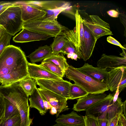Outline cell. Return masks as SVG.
Masks as SVG:
<instances>
[{
    "label": "cell",
    "mask_w": 126,
    "mask_h": 126,
    "mask_svg": "<svg viewBox=\"0 0 126 126\" xmlns=\"http://www.w3.org/2000/svg\"><path fill=\"white\" fill-rule=\"evenodd\" d=\"M24 52L20 47L10 45L0 56V82L7 85L28 77L27 63Z\"/></svg>",
    "instance_id": "obj_1"
},
{
    "label": "cell",
    "mask_w": 126,
    "mask_h": 126,
    "mask_svg": "<svg viewBox=\"0 0 126 126\" xmlns=\"http://www.w3.org/2000/svg\"><path fill=\"white\" fill-rule=\"evenodd\" d=\"M0 92L3 96L13 103L17 109L20 116V126H30L32 121L30 118L29 96L19 82L10 85H0Z\"/></svg>",
    "instance_id": "obj_2"
},
{
    "label": "cell",
    "mask_w": 126,
    "mask_h": 126,
    "mask_svg": "<svg viewBox=\"0 0 126 126\" xmlns=\"http://www.w3.org/2000/svg\"><path fill=\"white\" fill-rule=\"evenodd\" d=\"M64 75L89 94L103 93L109 90L106 83L82 73L72 65H69Z\"/></svg>",
    "instance_id": "obj_3"
},
{
    "label": "cell",
    "mask_w": 126,
    "mask_h": 126,
    "mask_svg": "<svg viewBox=\"0 0 126 126\" xmlns=\"http://www.w3.org/2000/svg\"><path fill=\"white\" fill-rule=\"evenodd\" d=\"M23 22L20 8L15 3L0 15V25L12 36L22 29Z\"/></svg>",
    "instance_id": "obj_4"
},
{
    "label": "cell",
    "mask_w": 126,
    "mask_h": 126,
    "mask_svg": "<svg viewBox=\"0 0 126 126\" xmlns=\"http://www.w3.org/2000/svg\"><path fill=\"white\" fill-rule=\"evenodd\" d=\"M23 29L54 37L61 35L64 31L68 29L60 24L57 19L50 21L43 19L24 22Z\"/></svg>",
    "instance_id": "obj_5"
},
{
    "label": "cell",
    "mask_w": 126,
    "mask_h": 126,
    "mask_svg": "<svg viewBox=\"0 0 126 126\" xmlns=\"http://www.w3.org/2000/svg\"><path fill=\"white\" fill-rule=\"evenodd\" d=\"M79 12L83 24L96 40L103 36L113 35L109 24L98 16L89 15L83 11H79Z\"/></svg>",
    "instance_id": "obj_6"
},
{
    "label": "cell",
    "mask_w": 126,
    "mask_h": 126,
    "mask_svg": "<svg viewBox=\"0 0 126 126\" xmlns=\"http://www.w3.org/2000/svg\"><path fill=\"white\" fill-rule=\"evenodd\" d=\"M36 84L40 88L47 89L63 96L68 100L70 95L71 86L70 81L64 80L38 79Z\"/></svg>",
    "instance_id": "obj_7"
},
{
    "label": "cell",
    "mask_w": 126,
    "mask_h": 126,
    "mask_svg": "<svg viewBox=\"0 0 126 126\" xmlns=\"http://www.w3.org/2000/svg\"><path fill=\"white\" fill-rule=\"evenodd\" d=\"M75 16L76 26L73 30L68 29L64 31L61 35L70 42L75 46L80 58V48L81 46L84 37V30L83 24L78 10H77Z\"/></svg>",
    "instance_id": "obj_8"
},
{
    "label": "cell",
    "mask_w": 126,
    "mask_h": 126,
    "mask_svg": "<svg viewBox=\"0 0 126 126\" xmlns=\"http://www.w3.org/2000/svg\"><path fill=\"white\" fill-rule=\"evenodd\" d=\"M108 72L107 85L109 90L115 91L118 88L119 92L121 93L126 86V68H116Z\"/></svg>",
    "instance_id": "obj_9"
},
{
    "label": "cell",
    "mask_w": 126,
    "mask_h": 126,
    "mask_svg": "<svg viewBox=\"0 0 126 126\" xmlns=\"http://www.w3.org/2000/svg\"><path fill=\"white\" fill-rule=\"evenodd\" d=\"M39 93L43 95L52 107L57 110V118L62 112L69 109L67 105V100L65 97L46 89L37 88Z\"/></svg>",
    "instance_id": "obj_10"
},
{
    "label": "cell",
    "mask_w": 126,
    "mask_h": 126,
    "mask_svg": "<svg viewBox=\"0 0 126 126\" xmlns=\"http://www.w3.org/2000/svg\"><path fill=\"white\" fill-rule=\"evenodd\" d=\"M15 3L20 8L24 22L43 19L47 14L46 11L28 5L23 0L16 1Z\"/></svg>",
    "instance_id": "obj_11"
},
{
    "label": "cell",
    "mask_w": 126,
    "mask_h": 126,
    "mask_svg": "<svg viewBox=\"0 0 126 126\" xmlns=\"http://www.w3.org/2000/svg\"><path fill=\"white\" fill-rule=\"evenodd\" d=\"M97 67L110 71L114 68H126V58L103 54L97 63Z\"/></svg>",
    "instance_id": "obj_12"
},
{
    "label": "cell",
    "mask_w": 126,
    "mask_h": 126,
    "mask_svg": "<svg viewBox=\"0 0 126 126\" xmlns=\"http://www.w3.org/2000/svg\"><path fill=\"white\" fill-rule=\"evenodd\" d=\"M83 27L84 37L80 50V58L86 61L91 56L97 40L94 38L88 28L83 24Z\"/></svg>",
    "instance_id": "obj_13"
},
{
    "label": "cell",
    "mask_w": 126,
    "mask_h": 126,
    "mask_svg": "<svg viewBox=\"0 0 126 126\" xmlns=\"http://www.w3.org/2000/svg\"><path fill=\"white\" fill-rule=\"evenodd\" d=\"M27 70L28 77L35 79H38L62 80L63 78L59 77L48 71L40 64L28 62Z\"/></svg>",
    "instance_id": "obj_14"
},
{
    "label": "cell",
    "mask_w": 126,
    "mask_h": 126,
    "mask_svg": "<svg viewBox=\"0 0 126 126\" xmlns=\"http://www.w3.org/2000/svg\"><path fill=\"white\" fill-rule=\"evenodd\" d=\"M114 95L109 94L103 99L94 103L86 110L87 115H91L97 118L108 113V107L111 103Z\"/></svg>",
    "instance_id": "obj_15"
},
{
    "label": "cell",
    "mask_w": 126,
    "mask_h": 126,
    "mask_svg": "<svg viewBox=\"0 0 126 126\" xmlns=\"http://www.w3.org/2000/svg\"><path fill=\"white\" fill-rule=\"evenodd\" d=\"M79 71L88 75L101 82L107 84L109 76V72L105 69L93 66L85 63L81 67L77 68Z\"/></svg>",
    "instance_id": "obj_16"
},
{
    "label": "cell",
    "mask_w": 126,
    "mask_h": 126,
    "mask_svg": "<svg viewBox=\"0 0 126 126\" xmlns=\"http://www.w3.org/2000/svg\"><path fill=\"white\" fill-rule=\"evenodd\" d=\"M107 95L101 94H89L86 96L79 98L77 102L73 105V109L77 111L85 110L97 101L103 99Z\"/></svg>",
    "instance_id": "obj_17"
},
{
    "label": "cell",
    "mask_w": 126,
    "mask_h": 126,
    "mask_svg": "<svg viewBox=\"0 0 126 126\" xmlns=\"http://www.w3.org/2000/svg\"><path fill=\"white\" fill-rule=\"evenodd\" d=\"M51 37L47 35L41 34L25 29L13 38L15 42L23 43L32 41L45 40Z\"/></svg>",
    "instance_id": "obj_18"
},
{
    "label": "cell",
    "mask_w": 126,
    "mask_h": 126,
    "mask_svg": "<svg viewBox=\"0 0 126 126\" xmlns=\"http://www.w3.org/2000/svg\"><path fill=\"white\" fill-rule=\"evenodd\" d=\"M55 122L57 123L70 126L84 124V123L83 116L79 115L74 111L66 114L60 115L56 119Z\"/></svg>",
    "instance_id": "obj_19"
},
{
    "label": "cell",
    "mask_w": 126,
    "mask_h": 126,
    "mask_svg": "<svg viewBox=\"0 0 126 126\" xmlns=\"http://www.w3.org/2000/svg\"><path fill=\"white\" fill-rule=\"evenodd\" d=\"M25 3L39 9L47 11L54 9L65 2L60 0H23Z\"/></svg>",
    "instance_id": "obj_20"
},
{
    "label": "cell",
    "mask_w": 126,
    "mask_h": 126,
    "mask_svg": "<svg viewBox=\"0 0 126 126\" xmlns=\"http://www.w3.org/2000/svg\"><path fill=\"white\" fill-rule=\"evenodd\" d=\"M52 52L50 46L46 45L39 47L27 57L29 58L31 63H34L42 61L49 56Z\"/></svg>",
    "instance_id": "obj_21"
},
{
    "label": "cell",
    "mask_w": 126,
    "mask_h": 126,
    "mask_svg": "<svg viewBox=\"0 0 126 126\" xmlns=\"http://www.w3.org/2000/svg\"><path fill=\"white\" fill-rule=\"evenodd\" d=\"M29 99L30 102V108L37 109L42 115L45 114L47 110L44 106L43 100L37 87L30 95Z\"/></svg>",
    "instance_id": "obj_22"
},
{
    "label": "cell",
    "mask_w": 126,
    "mask_h": 126,
    "mask_svg": "<svg viewBox=\"0 0 126 126\" xmlns=\"http://www.w3.org/2000/svg\"><path fill=\"white\" fill-rule=\"evenodd\" d=\"M69 2H65L62 5L54 9L46 11L47 14L43 19L47 20L52 21L57 19L58 15L62 12H68L69 9L72 6Z\"/></svg>",
    "instance_id": "obj_23"
},
{
    "label": "cell",
    "mask_w": 126,
    "mask_h": 126,
    "mask_svg": "<svg viewBox=\"0 0 126 126\" xmlns=\"http://www.w3.org/2000/svg\"><path fill=\"white\" fill-rule=\"evenodd\" d=\"M49 61L52 62L59 66L64 74L69 65L67 62L66 59L62 53L57 55L51 54L42 62H46Z\"/></svg>",
    "instance_id": "obj_24"
},
{
    "label": "cell",
    "mask_w": 126,
    "mask_h": 126,
    "mask_svg": "<svg viewBox=\"0 0 126 126\" xmlns=\"http://www.w3.org/2000/svg\"><path fill=\"white\" fill-rule=\"evenodd\" d=\"M123 113V102L121 98L118 97L115 102L109 106L107 113L108 125L117 115Z\"/></svg>",
    "instance_id": "obj_25"
},
{
    "label": "cell",
    "mask_w": 126,
    "mask_h": 126,
    "mask_svg": "<svg viewBox=\"0 0 126 126\" xmlns=\"http://www.w3.org/2000/svg\"><path fill=\"white\" fill-rule=\"evenodd\" d=\"M18 82L28 96L31 95L36 87V80L28 77L24 78Z\"/></svg>",
    "instance_id": "obj_26"
},
{
    "label": "cell",
    "mask_w": 126,
    "mask_h": 126,
    "mask_svg": "<svg viewBox=\"0 0 126 126\" xmlns=\"http://www.w3.org/2000/svg\"><path fill=\"white\" fill-rule=\"evenodd\" d=\"M54 37L53 42L50 46L52 50L51 54L57 55L61 53L67 40L62 35H59Z\"/></svg>",
    "instance_id": "obj_27"
},
{
    "label": "cell",
    "mask_w": 126,
    "mask_h": 126,
    "mask_svg": "<svg viewBox=\"0 0 126 126\" xmlns=\"http://www.w3.org/2000/svg\"><path fill=\"white\" fill-rule=\"evenodd\" d=\"M4 98L5 104V110L4 117L1 120H6L19 114L18 111L16 106L7 99L4 97Z\"/></svg>",
    "instance_id": "obj_28"
},
{
    "label": "cell",
    "mask_w": 126,
    "mask_h": 126,
    "mask_svg": "<svg viewBox=\"0 0 126 126\" xmlns=\"http://www.w3.org/2000/svg\"><path fill=\"white\" fill-rule=\"evenodd\" d=\"M89 93L75 84L71 86L70 95L68 100H73L87 95Z\"/></svg>",
    "instance_id": "obj_29"
},
{
    "label": "cell",
    "mask_w": 126,
    "mask_h": 126,
    "mask_svg": "<svg viewBox=\"0 0 126 126\" xmlns=\"http://www.w3.org/2000/svg\"><path fill=\"white\" fill-rule=\"evenodd\" d=\"M40 65L48 71L59 77L63 78L64 76V74L60 67L51 62H42Z\"/></svg>",
    "instance_id": "obj_30"
},
{
    "label": "cell",
    "mask_w": 126,
    "mask_h": 126,
    "mask_svg": "<svg viewBox=\"0 0 126 126\" xmlns=\"http://www.w3.org/2000/svg\"><path fill=\"white\" fill-rule=\"evenodd\" d=\"M21 118L20 114L0 121V126H20Z\"/></svg>",
    "instance_id": "obj_31"
},
{
    "label": "cell",
    "mask_w": 126,
    "mask_h": 126,
    "mask_svg": "<svg viewBox=\"0 0 126 126\" xmlns=\"http://www.w3.org/2000/svg\"><path fill=\"white\" fill-rule=\"evenodd\" d=\"M12 36L5 31L0 36V56L6 47L10 45V40Z\"/></svg>",
    "instance_id": "obj_32"
},
{
    "label": "cell",
    "mask_w": 126,
    "mask_h": 126,
    "mask_svg": "<svg viewBox=\"0 0 126 126\" xmlns=\"http://www.w3.org/2000/svg\"><path fill=\"white\" fill-rule=\"evenodd\" d=\"M61 53L67 55L69 54H76L79 56L74 46L70 42L67 40L62 48Z\"/></svg>",
    "instance_id": "obj_33"
},
{
    "label": "cell",
    "mask_w": 126,
    "mask_h": 126,
    "mask_svg": "<svg viewBox=\"0 0 126 126\" xmlns=\"http://www.w3.org/2000/svg\"><path fill=\"white\" fill-rule=\"evenodd\" d=\"M85 126H98L96 118L91 115L83 116Z\"/></svg>",
    "instance_id": "obj_34"
},
{
    "label": "cell",
    "mask_w": 126,
    "mask_h": 126,
    "mask_svg": "<svg viewBox=\"0 0 126 126\" xmlns=\"http://www.w3.org/2000/svg\"><path fill=\"white\" fill-rule=\"evenodd\" d=\"M5 110V104L4 96L0 92V121L4 117Z\"/></svg>",
    "instance_id": "obj_35"
},
{
    "label": "cell",
    "mask_w": 126,
    "mask_h": 126,
    "mask_svg": "<svg viewBox=\"0 0 126 126\" xmlns=\"http://www.w3.org/2000/svg\"><path fill=\"white\" fill-rule=\"evenodd\" d=\"M15 5V2H0V15L9 7Z\"/></svg>",
    "instance_id": "obj_36"
},
{
    "label": "cell",
    "mask_w": 126,
    "mask_h": 126,
    "mask_svg": "<svg viewBox=\"0 0 126 126\" xmlns=\"http://www.w3.org/2000/svg\"><path fill=\"white\" fill-rule=\"evenodd\" d=\"M107 40L109 43L119 46L121 48H123L126 50L125 47L123 46L118 41L112 37L110 36L108 37Z\"/></svg>",
    "instance_id": "obj_37"
},
{
    "label": "cell",
    "mask_w": 126,
    "mask_h": 126,
    "mask_svg": "<svg viewBox=\"0 0 126 126\" xmlns=\"http://www.w3.org/2000/svg\"><path fill=\"white\" fill-rule=\"evenodd\" d=\"M118 124L121 126H126V117L123 113L119 114Z\"/></svg>",
    "instance_id": "obj_38"
},
{
    "label": "cell",
    "mask_w": 126,
    "mask_h": 126,
    "mask_svg": "<svg viewBox=\"0 0 126 126\" xmlns=\"http://www.w3.org/2000/svg\"><path fill=\"white\" fill-rule=\"evenodd\" d=\"M40 94L43 100L44 105L45 109L47 110L48 109H50L52 107L47 101L45 97L42 94Z\"/></svg>",
    "instance_id": "obj_39"
},
{
    "label": "cell",
    "mask_w": 126,
    "mask_h": 126,
    "mask_svg": "<svg viewBox=\"0 0 126 126\" xmlns=\"http://www.w3.org/2000/svg\"><path fill=\"white\" fill-rule=\"evenodd\" d=\"M107 13L110 16L114 17H118L120 15L119 12L114 10H111L107 11Z\"/></svg>",
    "instance_id": "obj_40"
},
{
    "label": "cell",
    "mask_w": 126,
    "mask_h": 126,
    "mask_svg": "<svg viewBox=\"0 0 126 126\" xmlns=\"http://www.w3.org/2000/svg\"><path fill=\"white\" fill-rule=\"evenodd\" d=\"M119 114L116 115L115 117L110 121L107 126H116L118 124V121Z\"/></svg>",
    "instance_id": "obj_41"
},
{
    "label": "cell",
    "mask_w": 126,
    "mask_h": 126,
    "mask_svg": "<svg viewBox=\"0 0 126 126\" xmlns=\"http://www.w3.org/2000/svg\"><path fill=\"white\" fill-rule=\"evenodd\" d=\"M98 126H107L108 120L107 118L102 120H97Z\"/></svg>",
    "instance_id": "obj_42"
},
{
    "label": "cell",
    "mask_w": 126,
    "mask_h": 126,
    "mask_svg": "<svg viewBox=\"0 0 126 126\" xmlns=\"http://www.w3.org/2000/svg\"><path fill=\"white\" fill-rule=\"evenodd\" d=\"M119 93L118 90V88L115 91V93L113 95L112 104H114L116 101L118 97Z\"/></svg>",
    "instance_id": "obj_43"
},
{
    "label": "cell",
    "mask_w": 126,
    "mask_h": 126,
    "mask_svg": "<svg viewBox=\"0 0 126 126\" xmlns=\"http://www.w3.org/2000/svg\"><path fill=\"white\" fill-rule=\"evenodd\" d=\"M57 111L56 109L54 107H52L50 111V114L52 115L56 114Z\"/></svg>",
    "instance_id": "obj_44"
},
{
    "label": "cell",
    "mask_w": 126,
    "mask_h": 126,
    "mask_svg": "<svg viewBox=\"0 0 126 126\" xmlns=\"http://www.w3.org/2000/svg\"><path fill=\"white\" fill-rule=\"evenodd\" d=\"M126 100H125V101L123 102V112H124V114L125 117H126Z\"/></svg>",
    "instance_id": "obj_45"
},
{
    "label": "cell",
    "mask_w": 126,
    "mask_h": 126,
    "mask_svg": "<svg viewBox=\"0 0 126 126\" xmlns=\"http://www.w3.org/2000/svg\"><path fill=\"white\" fill-rule=\"evenodd\" d=\"M85 126L84 124H82L81 125H75V126H67V125H63L62 124H61L57 123L55 124L52 126Z\"/></svg>",
    "instance_id": "obj_46"
},
{
    "label": "cell",
    "mask_w": 126,
    "mask_h": 126,
    "mask_svg": "<svg viewBox=\"0 0 126 126\" xmlns=\"http://www.w3.org/2000/svg\"><path fill=\"white\" fill-rule=\"evenodd\" d=\"M123 50V52L122 53H120V55L121 56L123 57L126 58V53L125 51L124 50L125 49L123 48H121ZM126 50V49H125Z\"/></svg>",
    "instance_id": "obj_47"
},
{
    "label": "cell",
    "mask_w": 126,
    "mask_h": 126,
    "mask_svg": "<svg viewBox=\"0 0 126 126\" xmlns=\"http://www.w3.org/2000/svg\"><path fill=\"white\" fill-rule=\"evenodd\" d=\"M5 31L4 28L1 26L0 25V36Z\"/></svg>",
    "instance_id": "obj_48"
},
{
    "label": "cell",
    "mask_w": 126,
    "mask_h": 126,
    "mask_svg": "<svg viewBox=\"0 0 126 126\" xmlns=\"http://www.w3.org/2000/svg\"><path fill=\"white\" fill-rule=\"evenodd\" d=\"M116 126H121L117 124Z\"/></svg>",
    "instance_id": "obj_49"
}]
</instances>
